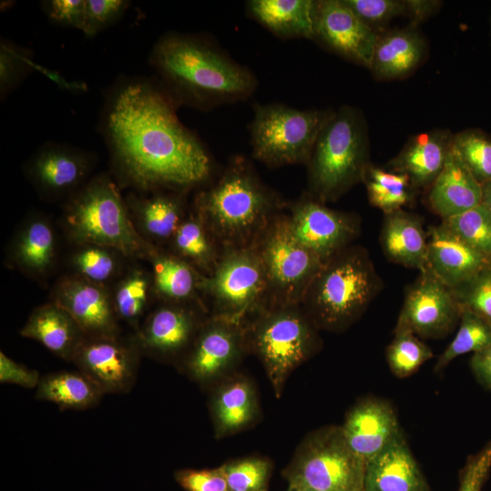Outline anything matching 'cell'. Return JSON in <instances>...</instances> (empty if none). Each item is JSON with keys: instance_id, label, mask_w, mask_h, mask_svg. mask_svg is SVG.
Masks as SVG:
<instances>
[{"instance_id": "6da1fadb", "label": "cell", "mask_w": 491, "mask_h": 491, "mask_svg": "<svg viewBox=\"0 0 491 491\" xmlns=\"http://www.w3.org/2000/svg\"><path fill=\"white\" fill-rule=\"evenodd\" d=\"M175 103L153 85L123 86L107 110L105 127L124 177L143 190L186 192L208 183L212 157L179 120Z\"/></svg>"}, {"instance_id": "7a4b0ae2", "label": "cell", "mask_w": 491, "mask_h": 491, "mask_svg": "<svg viewBox=\"0 0 491 491\" xmlns=\"http://www.w3.org/2000/svg\"><path fill=\"white\" fill-rule=\"evenodd\" d=\"M151 61L174 102L199 109L246 100L258 85L249 68L198 35H164L153 48Z\"/></svg>"}, {"instance_id": "3957f363", "label": "cell", "mask_w": 491, "mask_h": 491, "mask_svg": "<svg viewBox=\"0 0 491 491\" xmlns=\"http://www.w3.org/2000/svg\"><path fill=\"white\" fill-rule=\"evenodd\" d=\"M287 203L246 156L235 155L215 181L198 191L193 209L224 250L254 246Z\"/></svg>"}, {"instance_id": "277c9868", "label": "cell", "mask_w": 491, "mask_h": 491, "mask_svg": "<svg viewBox=\"0 0 491 491\" xmlns=\"http://www.w3.org/2000/svg\"><path fill=\"white\" fill-rule=\"evenodd\" d=\"M382 286L367 250L352 245L323 264L300 305L317 328L340 330L364 313Z\"/></svg>"}, {"instance_id": "5b68a950", "label": "cell", "mask_w": 491, "mask_h": 491, "mask_svg": "<svg viewBox=\"0 0 491 491\" xmlns=\"http://www.w3.org/2000/svg\"><path fill=\"white\" fill-rule=\"evenodd\" d=\"M366 125L349 105L331 111L307 162V190L315 199L335 202L362 181L369 164Z\"/></svg>"}, {"instance_id": "8992f818", "label": "cell", "mask_w": 491, "mask_h": 491, "mask_svg": "<svg viewBox=\"0 0 491 491\" xmlns=\"http://www.w3.org/2000/svg\"><path fill=\"white\" fill-rule=\"evenodd\" d=\"M65 222L69 236L78 246H101L127 257L146 259L157 247L135 227L126 202L105 176L93 179L71 198Z\"/></svg>"}, {"instance_id": "52a82bcc", "label": "cell", "mask_w": 491, "mask_h": 491, "mask_svg": "<svg viewBox=\"0 0 491 491\" xmlns=\"http://www.w3.org/2000/svg\"><path fill=\"white\" fill-rule=\"evenodd\" d=\"M245 327L248 351L262 362L279 396L289 375L316 351L317 327L300 304L267 306Z\"/></svg>"}, {"instance_id": "ba28073f", "label": "cell", "mask_w": 491, "mask_h": 491, "mask_svg": "<svg viewBox=\"0 0 491 491\" xmlns=\"http://www.w3.org/2000/svg\"><path fill=\"white\" fill-rule=\"evenodd\" d=\"M331 111L257 104L248 125L252 156L271 168L306 165Z\"/></svg>"}, {"instance_id": "9c48e42d", "label": "cell", "mask_w": 491, "mask_h": 491, "mask_svg": "<svg viewBox=\"0 0 491 491\" xmlns=\"http://www.w3.org/2000/svg\"><path fill=\"white\" fill-rule=\"evenodd\" d=\"M199 290L210 316L245 325L268 306L265 270L254 246L224 249L209 276H203Z\"/></svg>"}, {"instance_id": "30bf717a", "label": "cell", "mask_w": 491, "mask_h": 491, "mask_svg": "<svg viewBox=\"0 0 491 491\" xmlns=\"http://www.w3.org/2000/svg\"><path fill=\"white\" fill-rule=\"evenodd\" d=\"M366 463L347 445L341 426L311 434L285 471L289 486L321 491H364Z\"/></svg>"}, {"instance_id": "8fae6325", "label": "cell", "mask_w": 491, "mask_h": 491, "mask_svg": "<svg viewBox=\"0 0 491 491\" xmlns=\"http://www.w3.org/2000/svg\"><path fill=\"white\" fill-rule=\"evenodd\" d=\"M265 270L268 306L298 305L324 262L291 233L286 211L254 244Z\"/></svg>"}, {"instance_id": "7c38bea8", "label": "cell", "mask_w": 491, "mask_h": 491, "mask_svg": "<svg viewBox=\"0 0 491 491\" xmlns=\"http://www.w3.org/2000/svg\"><path fill=\"white\" fill-rule=\"evenodd\" d=\"M286 215L295 238L324 263L352 246L361 230L357 215L332 209L306 191L287 203Z\"/></svg>"}, {"instance_id": "4fadbf2b", "label": "cell", "mask_w": 491, "mask_h": 491, "mask_svg": "<svg viewBox=\"0 0 491 491\" xmlns=\"http://www.w3.org/2000/svg\"><path fill=\"white\" fill-rule=\"evenodd\" d=\"M246 352L245 325L209 315L180 363L192 380L209 385L228 374Z\"/></svg>"}, {"instance_id": "5bb4252c", "label": "cell", "mask_w": 491, "mask_h": 491, "mask_svg": "<svg viewBox=\"0 0 491 491\" xmlns=\"http://www.w3.org/2000/svg\"><path fill=\"white\" fill-rule=\"evenodd\" d=\"M460 313L452 289L425 269L406 290L395 330L441 337L454 328Z\"/></svg>"}, {"instance_id": "9a60e30c", "label": "cell", "mask_w": 491, "mask_h": 491, "mask_svg": "<svg viewBox=\"0 0 491 491\" xmlns=\"http://www.w3.org/2000/svg\"><path fill=\"white\" fill-rule=\"evenodd\" d=\"M208 316L199 304L164 303L145 319L135 341L150 356L181 361Z\"/></svg>"}, {"instance_id": "2e32d148", "label": "cell", "mask_w": 491, "mask_h": 491, "mask_svg": "<svg viewBox=\"0 0 491 491\" xmlns=\"http://www.w3.org/2000/svg\"><path fill=\"white\" fill-rule=\"evenodd\" d=\"M378 35L344 0L315 1L312 40L370 68Z\"/></svg>"}, {"instance_id": "e0dca14e", "label": "cell", "mask_w": 491, "mask_h": 491, "mask_svg": "<svg viewBox=\"0 0 491 491\" xmlns=\"http://www.w3.org/2000/svg\"><path fill=\"white\" fill-rule=\"evenodd\" d=\"M139 346L119 336L85 337L72 362L90 377L105 394L128 393L135 385Z\"/></svg>"}, {"instance_id": "ac0fdd59", "label": "cell", "mask_w": 491, "mask_h": 491, "mask_svg": "<svg viewBox=\"0 0 491 491\" xmlns=\"http://www.w3.org/2000/svg\"><path fill=\"white\" fill-rule=\"evenodd\" d=\"M54 302L72 316L86 337L118 336L119 319L105 286L78 276L65 278L57 285Z\"/></svg>"}, {"instance_id": "d6986e66", "label": "cell", "mask_w": 491, "mask_h": 491, "mask_svg": "<svg viewBox=\"0 0 491 491\" xmlns=\"http://www.w3.org/2000/svg\"><path fill=\"white\" fill-rule=\"evenodd\" d=\"M341 430L351 450L365 463L402 435L391 406L373 398L356 404L348 412Z\"/></svg>"}, {"instance_id": "ffe728a7", "label": "cell", "mask_w": 491, "mask_h": 491, "mask_svg": "<svg viewBox=\"0 0 491 491\" xmlns=\"http://www.w3.org/2000/svg\"><path fill=\"white\" fill-rule=\"evenodd\" d=\"M427 235L426 269L451 289L469 280L490 263L442 223L430 226Z\"/></svg>"}, {"instance_id": "44dd1931", "label": "cell", "mask_w": 491, "mask_h": 491, "mask_svg": "<svg viewBox=\"0 0 491 491\" xmlns=\"http://www.w3.org/2000/svg\"><path fill=\"white\" fill-rule=\"evenodd\" d=\"M91 166L90 156L83 151L49 144L38 150L28 164V174L40 191L61 195L79 186Z\"/></svg>"}, {"instance_id": "7402d4cb", "label": "cell", "mask_w": 491, "mask_h": 491, "mask_svg": "<svg viewBox=\"0 0 491 491\" xmlns=\"http://www.w3.org/2000/svg\"><path fill=\"white\" fill-rule=\"evenodd\" d=\"M453 135L432 131L413 136L386 168L408 176L418 191L430 187L445 166Z\"/></svg>"}, {"instance_id": "603a6c76", "label": "cell", "mask_w": 491, "mask_h": 491, "mask_svg": "<svg viewBox=\"0 0 491 491\" xmlns=\"http://www.w3.org/2000/svg\"><path fill=\"white\" fill-rule=\"evenodd\" d=\"M364 491H427L402 435L366 463Z\"/></svg>"}, {"instance_id": "cb8c5ba5", "label": "cell", "mask_w": 491, "mask_h": 491, "mask_svg": "<svg viewBox=\"0 0 491 491\" xmlns=\"http://www.w3.org/2000/svg\"><path fill=\"white\" fill-rule=\"evenodd\" d=\"M482 201V185L451 148L444 168L429 187L428 204L442 220L462 214Z\"/></svg>"}, {"instance_id": "d4e9b609", "label": "cell", "mask_w": 491, "mask_h": 491, "mask_svg": "<svg viewBox=\"0 0 491 491\" xmlns=\"http://www.w3.org/2000/svg\"><path fill=\"white\" fill-rule=\"evenodd\" d=\"M379 240L389 261L419 272L426 269L428 235L416 215L403 209L385 215Z\"/></svg>"}, {"instance_id": "484cf974", "label": "cell", "mask_w": 491, "mask_h": 491, "mask_svg": "<svg viewBox=\"0 0 491 491\" xmlns=\"http://www.w3.org/2000/svg\"><path fill=\"white\" fill-rule=\"evenodd\" d=\"M20 335L41 343L57 356L72 359L86 337L72 316L55 302L36 307Z\"/></svg>"}, {"instance_id": "4316f807", "label": "cell", "mask_w": 491, "mask_h": 491, "mask_svg": "<svg viewBox=\"0 0 491 491\" xmlns=\"http://www.w3.org/2000/svg\"><path fill=\"white\" fill-rule=\"evenodd\" d=\"M185 192L156 190L148 197L131 196L130 209L135 215L139 231L151 245L169 244L186 216Z\"/></svg>"}, {"instance_id": "83f0119b", "label": "cell", "mask_w": 491, "mask_h": 491, "mask_svg": "<svg viewBox=\"0 0 491 491\" xmlns=\"http://www.w3.org/2000/svg\"><path fill=\"white\" fill-rule=\"evenodd\" d=\"M315 0H249L247 16L276 37L313 38Z\"/></svg>"}, {"instance_id": "f1b7e54d", "label": "cell", "mask_w": 491, "mask_h": 491, "mask_svg": "<svg viewBox=\"0 0 491 491\" xmlns=\"http://www.w3.org/2000/svg\"><path fill=\"white\" fill-rule=\"evenodd\" d=\"M215 436L231 435L252 424L258 415L256 393L251 382L235 376L218 386L210 401Z\"/></svg>"}, {"instance_id": "f546056e", "label": "cell", "mask_w": 491, "mask_h": 491, "mask_svg": "<svg viewBox=\"0 0 491 491\" xmlns=\"http://www.w3.org/2000/svg\"><path fill=\"white\" fill-rule=\"evenodd\" d=\"M148 260L152 264L153 291L163 303L205 306L199 290L203 276L194 267L161 247H155Z\"/></svg>"}, {"instance_id": "4dcf8cb0", "label": "cell", "mask_w": 491, "mask_h": 491, "mask_svg": "<svg viewBox=\"0 0 491 491\" xmlns=\"http://www.w3.org/2000/svg\"><path fill=\"white\" fill-rule=\"evenodd\" d=\"M425 50L424 39L414 29L378 35L369 69L377 78H400L416 68Z\"/></svg>"}, {"instance_id": "1f68e13d", "label": "cell", "mask_w": 491, "mask_h": 491, "mask_svg": "<svg viewBox=\"0 0 491 491\" xmlns=\"http://www.w3.org/2000/svg\"><path fill=\"white\" fill-rule=\"evenodd\" d=\"M168 245L170 253L205 276L214 271L223 253L194 209L187 213Z\"/></svg>"}, {"instance_id": "d6a6232c", "label": "cell", "mask_w": 491, "mask_h": 491, "mask_svg": "<svg viewBox=\"0 0 491 491\" xmlns=\"http://www.w3.org/2000/svg\"><path fill=\"white\" fill-rule=\"evenodd\" d=\"M105 393L80 370H63L41 376L35 398L55 404L60 409L85 410L97 406Z\"/></svg>"}, {"instance_id": "836d02e7", "label": "cell", "mask_w": 491, "mask_h": 491, "mask_svg": "<svg viewBox=\"0 0 491 491\" xmlns=\"http://www.w3.org/2000/svg\"><path fill=\"white\" fill-rule=\"evenodd\" d=\"M56 252V239L51 225L45 219L29 221L15 240L12 255L24 271L41 276L52 267Z\"/></svg>"}, {"instance_id": "e575fe53", "label": "cell", "mask_w": 491, "mask_h": 491, "mask_svg": "<svg viewBox=\"0 0 491 491\" xmlns=\"http://www.w3.org/2000/svg\"><path fill=\"white\" fill-rule=\"evenodd\" d=\"M361 182L366 186L369 203L384 215L409 205L417 193L407 175L370 163Z\"/></svg>"}, {"instance_id": "d590c367", "label": "cell", "mask_w": 491, "mask_h": 491, "mask_svg": "<svg viewBox=\"0 0 491 491\" xmlns=\"http://www.w3.org/2000/svg\"><path fill=\"white\" fill-rule=\"evenodd\" d=\"M151 290L152 275L141 270L127 274L118 283L112 296L118 319L137 326L147 308Z\"/></svg>"}, {"instance_id": "8d00e7d4", "label": "cell", "mask_w": 491, "mask_h": 491, "mask_svg": "<svg viewBox=\"0 0 491 491\" xmlns=\"http://www.w3.org/2000/svg\"><path fill=\"white\" fill-rule=\"evenodd\" d=\"M490 345L491 324L471 311L461 310L458 331L439 356L436 370L444 368L459 356L475 354Z\"/></svg>"}, {"instance_id": "74e56055", "label": "cell", "mask_w": 491, "mask_h": 491, "mask_svg": "<svg viewBox=\"0 0 491 491\" xmlns=\"http://www.w3.org/2000/svg\"><path fill=\"white\" fill-rule=\"evenodd\" d=\"M441 223L491 262V215L482 204Z\"/></svg>"}, {"instance_id": "f35d334b", "label": "cell", "mask_w": 491, "mask_h": 491, "mask_svg": "<svg viewBox=\"0 0 491 491\" xmlns=\"http://www.w3.org/2000/svg\"><path fill=\"white\" fill-rule=\"evenodd\" d=\"M452 146L473 176L482 185L491 180V138L478 129L453 135Z\"/></svg>"}, {"instance_id": "ab89813d", "label": "cell", "mask_w": 491, "mask_h": 491, "mask_svg": "<svg viewBox=\"0 0 491 491\" xmlns=\"http://www.w3.org/2000/svg\"><path fill=\"white\" fill-rule=\"evenodd\" d=\"M433 357L430 347L407 331L395 330V336L386 348V360L390 370L403 378L416 372Z\"/></svg>"}, {"instance_id": "60d3db41", "label": "cell", "mask_w": 491, "mask_h": 491, "mask_svg": "<svg viewBox=\"0 0 491 491\" xmlns=\"http://www.w3.org/2000/svg\"><path fill=\"white\" fill-rule=\"evenodd\" d=\"M118 255L121 254L109 247L83 245L74 254L72 262L78 276L105 286L117 273Z\"/></svg>"}, {"instance_id": "b9f144b4", "label": "cell", "mask_w": 491, "mask_h": 491, "mask_svg": "<svg viewBox=\"0 0 491 491\" xmlns=\"http://www.w3.org/2000/svg\"><path fill=\"white\" fill-rule=\"evenodd\" d=\"M229 491H267L271 465L266 458L248 456L221 466Z\"/></svg>"}, {"instance_id": "7bdbcfd3", "label": "cell", "mask_w": 491, "mask_h": 491, "mask_svg": "<svg viewBox=\"0 0 491 491\" xmlns=\"http://www.w3.org/2000/svg\"><path fill=\"white\" fill-rule=\"evenodd\" d=\"M452 291L460 310L471 311L491 324V262Z\"/></svg>"}, {"instance_id": "ee69618b", "label": "cell", "mask_w": 491, "mask_h": 491, "mask_svg": "<svg viewBox=\"0 0 491 491\" xmlns=\"http://www.w3.org/2000/svg\"><path fill=\"white\" fill-rule=\"evenodd\" d=\"M129 2L124 0H85V12L81 31L93 36L122 16Z\"/></svg>"}, {"instance_id": "f6af8a7d", "label": "cell", "mask_w": 491, "mask_h": 491, "mask_svg": "<svg viewBox=\"0 0 491 491\" xmlns=\"http://www.w3.org/2000/svg\"><path fill=\"white\" fill-rule=\"evenodd\" d=\"M344 2L371 27L407 15L406 0H344Z\"/></svg>"}, {"instance_id": "bcb514c9", "label": "cell", "mask_w": 491, "mask_h": 491, "mask_svg": "<svg viewBox=\"0 0 491 491\" xmlns=\"http://www.w3.org/2000/svg\"><path fill=\"white\" fill-rule=\"evenodd\" d=\"M175 479L185 491H229L221 466L213 469H182Z\"/></svg>"}, {"instance_id": "7dc6e473", "label": "cell", "mask_w": 491, "mask_h": 491, "mask_svg": "<svg viewBox=\"0 0 491 491\" xmlns=\"http://www.w3.org/2000/svg\"><path fill=\"white\" fill-rule=\"evenodd\" d=\"M28 60L17 47L1 43L0 51V90L5 95L10 92L23 77Z\"/></svg>"}, {"instance_id": "c3c4849f", "label": "cell", "mask_w": 491, "mask_h": 491, "mask_svg": "<svg viewBox=\"0 0 491 491\" xmlns=\"http://www.w3.org/2000/svg\"><path fill=\"white\" fill-rule=\"evenodd\" d=\"M491 469V444L471 456L461 474L458 491H481Z\"/></svg>"}, {"instance_id": "681fc988", "label": "cell", "mask_w": 491, "mask_h": 491, "mask_svg": "<svg viewBox=\"0 0 491 491\" xmlns=\"http://www.w3.org/2000/svg\"><path fill=\"white\" fill-rule=\"evenodd\" d=\"M45 3V10L55 23L82 29L85 0H51Z\"/></svg>"}, {"instance_id": "f907efd6", "label": "cell", "mask_w": 491, "mask_h": 491, "mask_svg": "<svg viewBox=\"0 0 491 491\" xmlns=\"http://www.w3.org/2000/svg\"><path fill=\"white\" fill-rule=\"evenodd\" d=\"M41 376L35 369L29 368L0 353V383L13 384L25 388H36Z\"/></svg>"}, {"instance_id": "816d5d0a", "label": "cell", "mask_w": 491, "mask_h": 491, "mask_svg": "<svg viewBox=\"0 0 491 491\" xmlns=\"http://www.w3.org/2000/svg\"><path fill=\"white\" fill-rule=\"evenodd\" d=\"M470 366L477 380L484 386L491 389V345L473 354Z\"/></svg>"}, {"instance_id": "f5cc1de1", "label": "cell", "mask_w": 491, "mask_h": 491, "mask_svg": "<svg viewBox=\"0 0 491 491\" xmlns=\"http://www.w3.org/2000/svg\"><path fill=\"white\" fill-rule=\"evenodd\" d=\"M407 16L411 19L414 25H416L427 18L435 12L440 5L438 1L430 0H406Z\"/></svg>"}, {"instance_id": "db71d44e", "label": "cell", "mask_w": 491, "mask_h": 491, "mask_svg": "<svg viewBox=\"0 0 491 491\" xmlns=\"http://www.w3.org/2000/svg\"><path fill=\"white\" fill-rule=\"evenodd\" d=\"M481 204L487 209V211L491 215V180L482 184Z\"/></svg>"}, {"instance_id": "11a10c76", "label": "cell", "mask_w": 491, "mask_h": 491, "mask_svg": "<svg viewBox=\"0 0 491 491\" xmlns=\"http://www.w3.org/2000/svg\"><path fill=\"white\" fill-rule=\"evenodd\" d=\"M292 487V486H290ZM295 491H321L310 487H305V486H297V487H292Z\"/></svg>"}, {"instance_id": "9f6ffc18", "label": "cell", "mask_w": 491, "mask_h": 491, "mask_svg": "<svg viewBox=\"0 0 491 491\" xmlns=\"http://www.w3.org/2000/svg\"><path fill=\"white\" fill-rule=\"evenodd\" d=\"M287 491H295L292 487L288 486Z\"/></svg>"}]
</instances>
